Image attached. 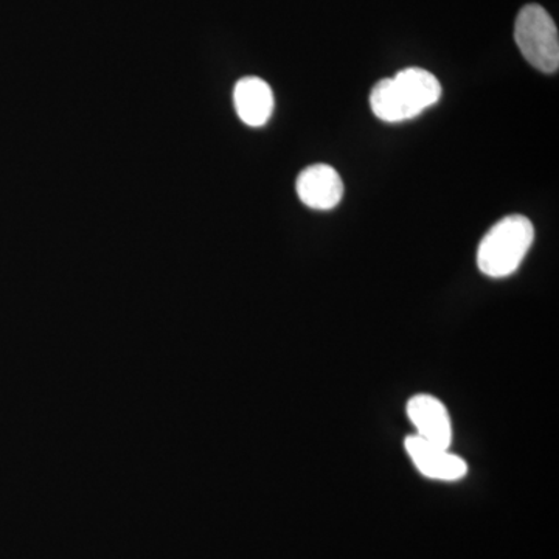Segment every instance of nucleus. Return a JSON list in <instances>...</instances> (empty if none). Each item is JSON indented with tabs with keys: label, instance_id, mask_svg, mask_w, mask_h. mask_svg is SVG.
Segmentation results:
<instances>
[{
	"label": "nucleus",
	"instance_id": "nucleus-1",
	"mask_svg": "<svg viewBox=\"0 0 559 559\" xmlns=\"http://www.w3.org/2000/svg\"><path fill=\"white\" fill-rule=\"evenodd\" d=\"M441 84L428 70H401L393 79L381 80L370 95L374 116L388 123L415 119L441 98Z\"/></svg>",
	"mask_w": 559,
	"mask_h": 559
},
{
	"label": "nucleus",
	"instance_id": "nucleus-2",
	"mask_svg": "<svg viewBox=\"0 0 559 559\" xmlns=\"http://www.w3.org/2000/svg\"><path fill=\"white\" fill-rule=\"evenodd\" d=\"M533 241L535 227L532 221L522 215L507 216L481 238L477 249V267L487 277H510L520 270Z\"/></svg>",
	"mask_w": 559,
	"mask_h": 559
},
{
	"label": "nucleus",
	"instance_id": "nucleus-3",
	"mask_svg": "<svg viewBox=\"0 0 559 559\" xmlns=\"http://www.w3.org/2000/svg\"><path fill=\"white\" fill-rule=\"evenodd\" d=\"M514 40L522 57L544 73L559 69V36L555 21L546 9L530 3L520 11L514 24Z\"/></svg>",
	"mask_w": 559,
	"mask_h": 559
},
{
	"label": "nucleus",
	"instance_id": "nucleus-4",
	"mask_svg": "<svg viewBox=\"0 0 559 559\" xmlns=\"http://www.w3.org/2000/svg\"><path fill=\"white\" fill-rule=\"evenodd\" d=\"M407 454L419 474L432 480L457 481L468 474V465L450 450L436 447L417 436L407 437L404 441Z\"/></svg>",
	"mask_w": 559,
	"mask_h": 559
},
{
	"label": "nucleus",
	"instance_id": "nucleus-5",
	"mask_svg": "<svg viewBox=\"0 0 559 559\" xmlns=\"http://www.w3.org/2000/svg\"><path fill=\"white\" fill-rule=\"evenodd\" d=\"M407 417L414 425L419 439L450 450L452 443V421L450 412L439 399L432 395L412 396L407 403Z\"/></svg>",
	"mask_w": 559,
	"mask_h": 559
},
{
	"label": "nucleus",
	"instance_id": "nucleus-6",
	"mask_svg": "<svg viewBox=\"0 0 559 559\" xmlns=\"http://www.w3.org/2000/svg\"><path fill=\"white\" fill-rule=\"evenodd\" d=\"M296 190L300 201L308 207L331 210L344 197V182L331 165L316 164L300 173Z\"/></svg>",
	"mask_w": 559,
	"mask_h": 559
},
{
	"label": "nucleus",
	"instance_id": "nucleus-7",
	"mask_svg": "<svg viewBox=\"0 0 559 559\" xmlns=\"http://www.w3.org/2000/svg\"><path fill=\"white\" fill-rule=\"evenodd\" d=\"M234 103L238 117L248 127H263L274 112V94L270 84L259 76H246L238 81Z\"/></svg>",
	"mask_w": 559,
	"mask_h": 559
}]
</instances>
